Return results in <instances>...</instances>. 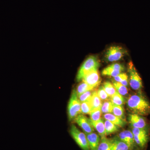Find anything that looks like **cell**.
I'll return each mask as SVG.
<instances>
[{
	"instance_id": "1",
	"label": "cell",
	"mask_w": 150,
	"mask_h": 150,
	"mask_svg": "<svg viewBox=\"0 0 150 150\" xmlns=\"http://www.w3.org/2000/svg\"><path fill=\"white\" fill-rule=\"evenodd\" d=\"M127 105L132 113L142 116L150 114V103L142 91L130 96L127 100Z\"/></svg>"
},
{
	"instance_id": "2",
	"label": "cell",
	"mask_w": 150,
	"mask_h": 150,
	"mask_svg": "<svg viewBox=\"0 0 150 150\" xmlns=\"http://www.w3.org/2000/svg\"><path fill=\"white\" fill-rule=\"evenodd\" d=\"M99 66L100 63L96 57L89 56L84 62L80 68L76 76L77 81H80L82 80L86 74L93 70H98Z\"/></svg>"
},
{
	"instance_id": "3",
	"label": "cell",
	"mask_w": 150,
	"mask_h": 150,
	"mask_svg": "<svg viewBox=\"0 0 150 150\" xmlns=\"http://www.w3.org/2000/svg\"><path fill=\"white\" fill-rule=\"evenodd\" d=\"M68 113L70 121L75 120L81 113V103L76 91L73 90L68 106Z\"/></svg>"
},
{
	"instance_id": "4",
	"label": "cell",
	"mask_w": 150,
	"mask_h": 150,
	"mask_svg": "<svg viewBox=\"0 0 150 150\" xmlns=\"http://www.w3.org/2000/svg\"><path fill=\"white\" fill-rule=\"evenodd\" d=\"M134 136V142L137 147L144 150L149 141L148 129H139L132 127L131 130Z\"/></svg>"
},
{
	"instance_id": "5",
	"label": "cell",
	"mask_w": 150,
	"mask_h": 150,
	"mask_svg": "<svg viewBox=\"0 0 150 150\" xmlns=\"http://www.w3.org/2000/svg\"><path fill=\"white\" fill-rule=\"evenodd\" d=\"M128 72L129 75V83L132 89L136 91H142L143 83L142 78L137 72L134 64L130 62L128 64Z\"/></svg>"
},
{
	"instance_id": "6",
	"label": "cell",
	"mask_w": 150,
	"mask_h": 150,
	"mask_svg": "<svg viewBox=\"0 0 150 150\" xmlns=\"http://www.w3.org/2000/svg\"><path fill=\"white\" fill-rule=\"evenodd\" d=\"M70 133L73 139L82 150H90L88 142L85 133L80 131L75 125L71 126Z\"/></svg>"
},
{
	"instance_id": "7",
	"label": "cell",
	"mask_w": 150,
	"mask_h": 150,
	"mask_svg": "<svg viewBox=\"0 0 150 150\" xmlns=\"http://www.w3.org/2000/svg\"><path fill=\"white\" fill-rule=\"evenodd\" d=\"M126 53V50L122 47L112 46L105 54V60L108 62H116L122 59Z\"/></svg>"
},
{
	"instance_id": "8",
	"label": "cell",
	"mask_w": 150,
	"mask_h": 150,
	"mask_svg": "<svg viewBox=\"0 0 150 150\" xmlns=\"http://www.w3.org/2000/svg\"><path fill=\"white\" fill-rule=\"evenodd\" d=\"M82 81L94 88L99 85L101 79L98 70H94L86 74Z\"/></svg>"
},
{
	"instance_id": "9",
	"label": "cell",
	"mask_w": 150,
	"mask_h": 150,
	"mask_svg": "<svg viewBox=\"0 0 150 150\" xmlns=\"http://www.w3.org/2000/svg\"><path fill=\"white\" fill-rule=\"evenodd\" d=\"M129 121L131 126L133 128L148 129L146 119L142 115L135 113L129 114Z\"/></svg>"
},
{
	"instance_id": "10",
	"label": "cell",
	"mask_w": 150,
	"mask_h": 150,
	"mask_svg": "<svg viewBox=\"0 0 150 150\" xmlns=\"http://www.w3.org/2000/svg\"><path fill=\"white\" fill-rule=\"evenodd\" d=\"M79 126L84 131L85 134H90L93 132L94 129L91 124L89 118H87L83 114H79L75 119Z\"/></svg>"
},
{
	"instance_id": "11",
	"label": "cell",
	"mask_w": 150,
	"mask_h": 150,
	"mask_svg": "<svg viewBox=\"0 0 150 150\" xmlns=\"http://www.w3.org/2000/svg\"><path fill=\"white\" fill-rule=\"evenodd\" d=\"M112 150H137L131 147L126 143L121 141L116 136L110 139Z\"/></svg>"
},
{
	"instance_id": "12",
	"label": "cell",
	"mask_w": 150,
	"mask_h": 150,
	"mask_svg": "<svg viewBox=\"0 0 150 150\" xmlns=\"http://www.w3.org/2000/svg\"><path fill=\"white\" fill-rule=\"evenodd\" d=\"M119 139L134 149H139L134 142V136L131 131L125 130L122 131L117 136Z\"/></svg>"
},
{
	"instance_id": "13",
	"label": "cell",
	"mask_w": 150,
	"mask_h": 150,
	"mask_svg": "<svg viewBox=\"0 0 150 150\" xmlns=\"http://www.w3.org/2000/svg\"><path fill=\"white\" fill-rule=\"evenodd\" d=\"M87 139L90 150H97L100 139L99 135L96 133L85 134Z\"/></svg>"
},
{
	"instance_id": "14",
	"label": "cell",
	"mask_w": 150,
	"mask_h": 150,
	"mask_svg": "<svg viewBox=\"0 0 150 150\" xmlns=\"http://www.w3.org/2000/svg\"><path fill=\"white\" fill-rule=\"evenodd\" d=\"M90 122L92 126L96 129L100 137H105V128L104 121L102 118H100L97 121H93L89 119Z\"/></svg>"
},
{
	"instance_id": "15",
	"label": "cell",
	"mask_w": 150,
	"mask_h": 150,
	"mask_svg": "<svg viewBox=\"0 0 150 150\" xmlns=\"http://www.w3.org/2000/svg\"><path fill=\"white\" fill-rule=\"evenodd\" d=\"M103 117L105 120H108L111 123L115 124L119 127H123L126 125V122L122 118L115 116L112 113H106L104 114Z\"/></svg>"
},
{
	"instance_id": "16",
	"label": "cell",
	"mask_w": 150,
	"mask_h": 150,
	"mask_svg": "<svg viewBox=\"0 0 150 150\" xmlns=\"http://www.w3.org/2000/svg\"><path fill=\"white\" fill-rule=\"evenodd\" d=\"M104 121L106 136L117 132L119 130V128L118 126L111 123L110 121L106 120Z\"/></svg>"
},
{
	"instance_id": "17",
	"label": "cell",
	"mask_w": 150,
	"mask_h": 150,
	"mask_svg": "<svg viewBox=\"0 0 150 150\" xmlns=\"http://www.w3.org/2000/svg\"><path fill=\"white\" fill-rule=\"evenodd\" d=\"M92 110L91 97L86 101L81 103V113L82 114H90Z\"/></svg>"
},
{
	"instance_id": "18",
	"label": "cell",
	"mask_w": 150,
	"mask_h": 150,
	"mask_svg": "<svg viewBox=\"0 0 150 150\" xmlns=\"http://www.w3.org/2000/svg\"><path fill=\"white\" fill-rule=\"evenodd\" d=\"M97 150H112L110 139L106 137H101Z\"/></svg>"
},
{
	"instance_id": "19",
	"label": "cell",
	"mask_w": 150,
	"mask_h": 150,
	"mask_svg": "<svg viewBox=\"0 0 150 150\" xmlns=\"http://www.w3.org/2000/svg\"><path fill=\"white\" fill-rule=\"evenodd\" d=\"M112 83L114 86V87L115 88L116 91L118 93L123 96H125L128 94L129 91H128V89L127 88V87L126 86L123 85L120 83L115 81L114 80L112 81Z\"/></svg>"
},
{
	"instance_id": "20",
	"label": "cell",
	"mask_w": 150,
	"mask_h": 150,
	"mask_svg": "<svg viewBox=\"0 0 150 150\" xmlns=\"http://www.w3.org/2000/svg\"><path fill=\"white\" fill-rule=\"evenodd\" d=\"M91 102L93 110L94 108L101 107L102 103H101V100L98 97L97 91H96L93 92L91 97Z\"/></svg>"
},
{
	"instance_id": "21",
	"label": "cell",
	"mask_w": 150,
	"mask_h": 150,
	"mask_svg": "<svg viewBox=\"0 0 150 150\" xmlns=\"http://www.w3.org/2000/svg\"><path fill=\"white\" fill-rule=\"evenodd\" d=\"M103 86L108 96L110 98L117 92L113 85L110 82H105Z\"/></svg>"
},
{
	"instance_id": "22",
	"label": "cell",
	"mask_w": 150,
	"mask_h": 150,
	"mask_svg": "<svg viewBox=\"0 0 150 150\" xmlns=\"http://www.w3.org/2000/svg\"><path fill=\"white\" fill-rule=\"evenodd\" d=\"M115 116L122 118L124 120L125 118L124 115V109L122 105H116L113 104L112 107V113Z\"/></svg>"
},
{
	"instance_id": "23",
	"label": "cell",
	"mask_w": 150,
	"mask_h": 150,
	"mask_svg": "<svg viewBox=\"0 0 150 150\" xmlns=\"http://www.w3.org/2000/svg\"><path fill=\"white\" fill-rule=\"evenodd\" d=\"M125 98L123 96L117 92L111 97V102L112 104L116 105H122L125 103Z\"/></svg>"
},
{
	"instance_id": "24",
	"label": "cell",
	"mask_w": 150,
	"mask_h": 150,
	"mask_svg": "<svg viewBox=\"0 0 150 150\" xmlns=\"http://www.w3.org/2000/svg\"><path fill=\"white\" fill-rule=\"evenodd\" d=\"M93 89L94 88L90 86L87 84L82 81V82L78 85L76 91L77 93L78 96H79L86 92L88 91L93 90Z\"/></svg>"
},
{
	"instance_id": "25",
	"label": "cell",
	"mask_w": 150,
	"mask_h": 150,
	"mask_svg": "<svg viewBox=\"0 0 150 150\" xmlns=\"http://www.w3.org/2000/svg\"><path fill=\"white\" fill-rule=\"evenodd\" d=\"M112 107L113 104L111 101L105 100L103 102L101 105V112L103 114L112 113Z\"/></svg>"
},
{
	"instance_id": "26",
	"label": "cell",
	"mask_w": 150,
	"mask_h": 150,
	"mask_svg": "<svg viewBox=\"0 0 150 150\" xmlns=\"http://www.w3.org/2000/svg\"><path fill=\"white\" fill-rule=\"evenodd\" d=\"M121 73V72L120 71L113 69L110 68L108 66L103 70L102 74L103 76H109L115 77L118 75L120 74Z\"/></svg>"
},
{
	"instance_id": "27",
	"label": "cell",
	"mask_w": 150,
	"mask_h": 150,
	"mask_svg": "<svg viewBox=\"0 0 150 150\" xmlns=\"http://www.w3.org/2000/svg\"><path fill=\"white\" fill-rule=\"evenodd\" d=\"M101 114V107L94 108L90 114L91 120L94 121H98L100 118Z\"/></svg>"
},
{
	"instance_id": "28",
	"label": "cell",
	"mask_w": 150,
	"mask_h": 150,
	"mask_svg": "<svg viewBox=\"0 0 150 150\" xmlns=\"http://www.w3.org/2000/svg\"><path fill=\"white\" fill-rule=\"evenodd\" d=\"M97 93L98 95L101 100L105 101V100H107L110 98L105 91L103 86L100 87L98 89Z\"/></svg>"
},
{
	"instance_id": "29",
	"label": "cell",
	"mask_w": 150,
	"mask_h": 150,
	"mask_svg": "<svg viewBox=\"0 0 150 150\" xmlns=\"http://www.w3.org/2000/svg\"><path fill=\"white\" fill-rule=\"evenodd\" d=\"M93 90L91 91H88L78 96L79 100L81 103L89 99L92 96L93 92Z\"/></svg>"
},
{
	"instance_id": "30",
	"label": "cell",
	"mask_w": 150,
	"mask_h": 150,
	"mask_svg": "<svg viewBox=\"0 0 150 150\" xmlns=\"http://www.w3.org/2000/svg\"><path fill=\"white\" fill-rule=\"evenodd\" d=\"M110 68H112L113 69L117 70V71H120L122 72V71L125 70V67L123 65L121 64H113L109 66Z\"/></svg>"
},
{
	"instance_id": "31",
	"label": "cell",
	"mask_w": 150,
	"mask_h": 150,
	"mask_svg": "<svg viewBox=\"0 0 150 150\" xmlns=\"http://www.w3.org/2000/svg\"><path fill=\"white\" fill-rule=\"evenodd\" d=\"M128 78V76L126 73H121L120 74L114 77V81L118 82L121 83L123 80Z\"/></svg>"
},
{
	"instance_id": "32",
	"label": "cell",
	"mask_w": 150,
	"mask_h": 150,
	"mask_svg": "<svg viewBox=\"0 0 150 150\" xmlns=\"http://www.w3.org/2000/svg\"><path fill=\"white\" fill-rule=\"evenodd\" d=\"M140 150V149H138V150Z\"/></svg>"
}]
</instances>
